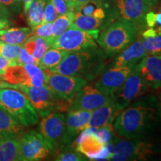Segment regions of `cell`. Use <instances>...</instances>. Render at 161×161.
I'll list each match as a JSON object with an SVG mask.
<instances>
[{"label":"cell","mask_w":161,"mask_h":161,"mask_svg":"<svg viewBox=\"0 0 161 161\" xmlns=\"http://www.w3.org/2000/svg\"><path fill=\"white\" fill-rule=\"evenodd\" d=\"M154 110L142 102H136L119 113L114 128L119 135L125 139H139L150 128Z\"/></svg>","instance_id":"obj_1"},{"label":"cell","mask_w":161,"mask_h":161,"mask_svg":"<svg viewBox=\"0 0 161 161\" xmlns=\"http://www.w3.org/2000/svg\"><path fill=\"white\" fill-rule=\"evenodd\" d=\"M139 27L123 18L107 27L98 36L97 42L108 57L123 51L136 38Z\"/></svg>","instance_id":"obj_2"},{"label":"cell","mask_w":161,"mask_h":161,"mask_svg":"<svg viewBox=\"0 0 161 161\" xmlns=\"http://www.w3.org/2000/svg\"><path fill=\"white\" fill-rule=\"evenodd\" d=\"M0 108L11 114L24 126L34 125L39 120L37 112L27 96L15 88L0 90Z\"/></svg>","instance_id":"obj_3"},{"label":"cell","mask_w":161,"mask_h":161,"mask_svg":"<svg viewBox=\"0 0 161 161\" xmlns=\"http://www.w3.org/2000/svg\"><path fill=\"white\" fill-rule=\"evenodd\" d=\"M16 86V89L20 90L27 96L32 106L41 117L49 115L56 110H66L68 104L71 105L72 102L58 98L46 84L39 87Z\"/></svg>","instance_id":"obj_4"},{"label":"cell","mask_w":161,"mask_h":161,"mask_svg":"<svg viewBox=\"0 0 161 161\" xmlns=\"http://www.w3.org/2000/svg\"><path fill=\"white\" fill-rule=\"evenodd\" d=\"M97 49L71 52L66 55L55 67L49 69L51 72L65 75L79 76L85 74L98 57Z\"/></svg>","instance_id":"obj_5"},{"label":"cell","mask_w":161,"mask_h":161,"mask_svg":"<svg viewBox=\"0 0 161 161\" xmlns=\"http://www.w3.org/2000/svg\"><path fill=\"white\" fill-rule=\"evenodd\" d=\"M99 36L98 29L91 31H82L75 27H70L53 41L52 48L75 52L97 48L96 40Z\"/></svg>","instance_id":"obj_6"},{"label":"cell","mask_w":161,"mask_h":161,"mask_svg":"<svg viewBox=\"0 0 161 161\" xmlns=\"http://www.w3.org/2000/svg\"><path fill=\"white\" fill-rule=\"evenodd\" d=\"M19 158L23 161H36L47 158L53 148L41 134L35 130L18 138Z\"/></svg>","instance_id":"obj_7"},{"label":"cell","mask_w":161,"mask_h":161,"mask_svg":"<svg viewBox=\"0 0 161 161\" xmlns=\"http://www.w3.org/2000/svg\"><path fill=\"white\" fill-rule=\"evenodd\" d=\"M43 70L45 84L60 99L72 102L75 94L87 84V80L79 76L65 75L51 72L49 69Z\"/></svg>","instance_id":"obj_8"},{"label":"cell","mask_w":161,"mask_h":161,"mask_svg":"<svg viewBox=\"0 0 161 161\" xmlns=\"http://www.w3.org/2000/svg\"><path fill=\"white\" fill-rule=\"evenodd\" d=\"M96 128H87L82 130L74 142L75 149L84 154L90 160H108L111 151L110 145L104 144L95 135L94 131Z\"/></svg>","instance_id":"obj_9"},{"label":"cell","mask_w":161,"mask_h":161,"mask_svg":"<svg viewBox=\"0 0 161 161\" xmlns=\"http://www.w3.org/2000/svg\"><path fill=\"white\" fill-rule=\"evenodd\" d=\"M148 86L135 67L124 84L112 96L116 108L119 111L125 109L132 101L144 94Z\"/></svg>","instance_id":"obj_10"},{"label":"cell","mask_w":161,"mask_h":161,"mask_svg":"<svg viewBox=\"0 0 161 161\" xmlns=\"http://www.w3.org/2000/svg\"><path fill=\"white\" fill-rule=\"evenodd\" d=\"M152 146L136 139L116 141L108 160H143L152 153Z\"/></svg>","instance_id":"obj_11"},{"label":"cell","mask_w":161,"mask_h":161,"mask_svg":"<svg viewBox=\"0 0 161 161\" xmlns=\"http://www.w3.org/2000/svg\"><path fill=\"white\" fill-rule=\"evenodd\" d=\"M65 116L61 113L52 112L42 117L40 122V133L52 148L64 146L66 132Z\"/></svg>","instance_id":"obj_12"},{"label":"cell","mask_w":161,"mask_h":161,"mask_svg":"<svg viewBox=\"0 0 161 161\" xmlns=\"http://www.w3.org/2000/svg\"><path fill=\"white\" fill-rule=\"evenodd\" d=\"M111 98L112 96L106 95L95 86L86 84L72 98L69 110H85L92 111Z\"/></svg>","instance_id":"obj_13"},{"label":"cell","mask_w":161,"mask_h":161,"mask_svg":"<svg viewBox=\"0 0 161 161\" xmlns=\"http://www.w3.org/2000/svg\"><path fill=\"white\" fill-rule=\"evenodd\" d=\"M134 69L135 68L112 66L98 78L95 83V87L106 95L113 96Z\"/></svg>","instance_id":"obj_14"},{"label":"cell","mask_w":161,"mask_h":161,"mask_svg":"<svg viewBox=\"0 0 161 161\" xmlns=\"http://www.w3.org/2000/svg\"><path fill=\"white\" fill-rule=\"evenodd\" d=\"M148 87L161 89V55H147L136 66Z\"/></svg>","instance_id":"obj_15"},{"label":"cell","mask_w":161,"mask_h":161,"mask_svg":"<svg viewBox=\"0 0 161 161\" xmlns=\"http://www.w3.org/2000/svg\"><path fill=\"white\" fill-rule=\"evenodd\" d=\"M117 6L122 18L132 22L138 27L146 23L145 18L150 8L146 0H118Z\"/></svg>","instance_id":"obj_16"},{"label":"cell","mask_w":161,"mask_h":161,"mask_svg":"<svg viewBox=\"0 0 161 161\" xmlns=\"http://www.w3.org/2000/svg\"><path fill=\"white\" fill-rule=\"evenodd\" d=\"M120 55L116 58L112 64L115 67L135 68L142 58L147 55L142 46V39L134 40L129 46H127Z\"/></svg>","instance_id":"obj_17"},{"label":"cell","mask_w":161,"mask_h":161,"mask_svg":"<svg viewBox=\"0 0 161 161\" xmlns=\"http://www.w3.org/2000/svg\"><path fill=\"white\" fill-rule=\"evenodd\" d=\"M92 114V111L85 110H69L65 119L66 132L64 146L71 143L73 138L84 130Z\"/></svg>","instance_id":"obj_18"},{"label":"cell","mask_w":161,"mask_h":161,"mask_svg":"<svg viewBox=\"0 0 161 161\" xmlns=\"http://www.w3.org/2000/svg\"><path fill=\"white\" fill-rule=\"evenodd\" d=\"M119 112L111 98L106 103L92 110L87 123L84 127V130L91 128H98L106 125L112 124Z\"/></svg>","instance_id":"obj_19"},{"label":"cell","mask_w":161,"mask_h":161,"mask_svg":"<svg viewBox=\"0 0 161 161\" xmlns=\"http://www.w3.org/2000/svg\"><path fill=\"white\" fill-rule=\"evenodd\" d=\"M2 79L14 86H29L30 76L25 66L16 64L11 66L0 75Z\"/></svg>","instance_id":"obj_20"},{"label":"cell","mask_w":161,"mask_h":161,"mask_svg":"<svg viewBox=\"0 0 161 161\" xmlns=\"http://www.w3.org/2000/svg\"><path fill=\"white\" fill-rule=\"evenodd\" d=\"M16 160H19L17 136L0 135V161Z\"/></svg>","instance_id":"obj_21"},{"label":"cell","mask_w":161,"mask_h":161,"mask_svg":"<svg viewBox=\"0 0 161 161\" xmlns=\"http://www.w3.org/2000/svg\"><path fill=\"white\" fill-rule=\"evenodd\" d=\"M32 30L29 28H11L0 30V41L5 43L22 45L31 36Z\"/></svg>","instance_id":"obj_22"},{"label":"cell","mask_w":161,"mask_h":161,"mask_svg":"<svg viewBox=\"0 0 161 161\" xmlns=\"http://www.w3.org/2000/svg\"><path fill=\"white\" fill-rule=\"evenodd\" d=\"M23 127L11 114L0 108V135L18 136Z\"/></svg>","instance_id":"obj_23"},{"label":"cell","mask_w":161,"mask_h":161,"mask_svg":"<svg viewBox=\"0 0 161 161\" xmlns=\"http://www.w3.org/2000/svg\"><path fill=\"white\" fill-rule=\"evenodd\" d=\"M47 0H34L30 5L26 14L28 24L31 29L43 23L44 9Z\"/></svg>","instance_id":"obj_24"},{"label":"cell","mask_w":161,"mask_h":161,"mask_svg":"<svg viewBox=\"0 0 161 161\" xmlns=\"http://www.w3.org/2000/svg\"><path fill=\"white\" fill-rule=\"evenodd\" d=\"M68 53L69 52L51 47L45 52L38 66L43 69H52L57 66Z\"/></svg>","instance_id":"obj_25"},{"label":"cell","mask_w":161,"mask_h":161,"mask_svg":"<svg viewBox=\"0 0 161 161\" xmlns=\"http://www.w3.org/2000/svg\"><path fill=\"white\" fill-rule=\"evenodd\" d=\"M103 19H98L92 16L82 14L80 12L75 13V17L72 25L82 31H91L99 28Z\"/></svg>","instance_id":"obj_26"},{"label":"cell","mask_w":161,"mask_h":161,"mask_svg":"<svg viewBox=\"0 0 161 161\" xmlns=\"http://www.w3.org/2000/svg\"><path fill=\"white\" fill-rule=\"evenodd\" d=\"M75 17L74 11L69 12L64 15H60L56 18L52 23V38L55 40L56 38L66 31L73 23Z\"/></svg>","instance_id":"obj_27"},{"label":"cell","mask_w":161,"mask_h":161,"mask_svg":"<svg viewBox=\"0 0 161 161\" xmlns=\"http://www.w3.org/2000/svg\"><path fill=\"white\" fill-rule=\"evenodd\" d=\"M147 55H161V35L142 39Z\"/></svg>","instance_id":"obj_28"},{"label":"cell","mask_w":161,"mask_h":161,"mask_svg":"<svg viewBox=\"0 0 161 161\" xmlns=\"http://www.w3.org/2000/svg\"><path fill=\"white\" fill-rule=\"evenodd\" d=\"M22 47H23V45L5 43L2 42L0 44V55H3L8 59L13 60L17 63Z\"/></svg>","instance_id":"obj_29"},{"label":"cell","mask_w":161,"mask_h":161,"mask_svg":"<svg viewBox=\"0 0 161 161\" xmlns=\"http://www.w3.org/2000/svg\"><path fill=\"white\" fill-rule=\"evenodd\" d=\"M94 134L101 142L105 145L115 141V130L113 128L112 124H108L101 128H96Z\"/></svg>","instance_id":"obj_30"},{"label":"cell","mask_w":161,"mask_h":161,"mask_svg":"<svg viewBox=\"0 0 161 161\" xmlns=\"http://www.w3.org/2000/svg\"><path fill=\"white\" fill-rule=\"evenodd\" d=\"M35 37L36 48L33 54V57L39 62L45 52L52 47L54 40L52 38H43L37 37V36H35Z\"/></svg>","instance_id":"obj_31"},{"label":"cell","mask_w":161,"mask_h":161,"mask_svg":"<svg viewBox=\"0 0 161 161\" xmlns=\"http://www.w3.org/2000/svg\"><path fill=\"white\" fill-rule=\"evenodd\" d=\"M31 35L43 38H52V23H43L37 25L32 29Z\"/></svg>","instance_id":"obj_32"},{"label":"cell","mask_w":161,"mask_h":161,"mask_svg":"<svg viewBox=\"0 0 161 161\" xmlns=\"http://www.w3.org/2000/svg\"><path fill=\"white\" fill-rule=\"evenodd\" d=\"M56 161H84L86 159L79 152H65L60 153L55 158Z\"/></svg>","instance_id":"obj_33"},{"label":"cell","mask_w":161,"mask_h":161,"mask_svg":"<svg viewBox=\"0 0 161 161\" xmlns=\"http://www.w3.org/2000/svg\"><path fill=\"white\" fill-rule=\"evenodd\" d=\"M58 17V13L51 0H47L44 9L43 23H52Z\"/></svg>","instance_id":"obj_34"},{"label":"cell","mask_w":161,"mask_h":161,"mask_svg":"<svg viewBox=\"0 0 161 161\" xmlns=\"http://www.w3.org/2000/svg\"><path fill=\"white\" fill-rule=\"evenodd\" d=\"M0 5L14 14H19L22 9L21 0H0Z\"/></svg>","instance_id":"obj_35"},{"label":"cell","mask_w":161,"mask_h":161,"mask_svg":"<svg viewBox=\"0 0 161 161\" xmlns=\"http://www.w3.org/2000/svg\"><path fill=\"white\" fill-rule=\"evenodd\" d=\"M17 64H22V65H24V64H35V65H38L39 64V62L33 56L29 55L23 46L22 47L19 56L17 60Z\"/></svg>","instance_id":"obj_36"},{"label":"cell","mask_w":161,"mask_h":161,"mask_svg":"<svg viewBox=\"0 0 161 161\" xmlns=\"http://www.w3.org/2000/svg\"><path fill=\"white\" fill-rule=\"evenodd\" d=\"M54 7L55 8L58 15H64L69 12L73 11V10L68 5L65 0H51Z\"/></svg>","instance_id":"obj_37"},{"label":"cell","mask_w":161,"mask_h":161,"mask_svg":"<svg viewBox=\"0 0 161 161\" xmlns=\"http://www.w3.org/2000/svg\"><path fill=\"white\" fill-rule=\"evenodd\" d=\"M17 64L15 61L6 58L3 55H0V75H3L9 66Z\"/></svg>","instance_id":"obj_38"},{"label":"cell","mask_w":161,"mask_h":161,"mask_svg":"<svg viewBox=\"0 0 161 161\" xmlns=\"http://www.w3.org/2000/svg\"><path fill=\"white\" fill-rule=\"evenodd\" d=\"M155 16L156 14L153 11L148 12L146 15V24L149 28L154 27L156 25V21H155Z\"/></svg>","instance_id":"obj_39"},{"label":"cell","mask_w":161,"mask_h":161,"mask_svg":"<svg viewBox=\"0 0 161 161\" xmlns=\"http://www.w3.org/2000/svg\"><path fill=\"white\" fill-rule=\"evenodd\" d=\"M158 35H161L159 33L158 29H154V28H149L148 29H147L142 33V37H154Z\"/></svg>","instance_id":"obj_40"},{"label":"cell","mask_w":161,"mask_h":161,"mask_svg":"<svg viewBox=\"0 0 161 161\" xmlns=\"http://www.w3.org/2000/svg\"><path fill=\"white\" fill-rule=\"evenodd\" d=\"M92 1V0H73V11L75 13L78 11V10L84 4H85L88 2Z\"/></svg>","instance_id":"obj_41"},{"label":"cell","mask_w":161,"mask_h":161,"mask_svg":"<svg viewBox=\"0 0 161 161\" xmlns=\"http://www.w3.org/2000/svg\"><path fill=\"white\" fill-rule=\"evenodd\" d=\"M10 21L8 19H3V18H0V30L5 29V28L8 27L10 25Z\"/></svg>","instance_id":"obj_42"},{"label":"cell","mask_w":161,"mask_h":161,"mask_svg":"<svg viewBox=\"0 0 161 161\" xmlns=\"http://www.w3.org/2000/svg\"><path fill=\"white\" fill-rule=\"evenodd\" d=\"M22 3H23V9H24V13L26 14L28 9H29L30 5L34 0H21Z\"/></svg>","instance_id":"obj_43"},{"label":"cell","mask_w":161,"mask_h":161,"mask_svg":"<svg viewBox=\"0 0 161 161\" xmlns=\"http://www.w3.org/2000/svg\"><path fill=\"white\" fill-rule=\"evenodd\" d=\"M6 87H11V88H17V86L11 85L5 81H3V80H0V90L3 89V88H6Z\"/></svg>","instance_id":"obj_44"},{"label":"cell","mask_w":161,"mask_h":161,"mask_svg":"<svg viewBox=\"0 0 161 161\" xmlns=\"http://www.w3.org/2000/svg\"><path fill=\"white\" fill-rule=\"evenodd\" d=\"M159 0H146V3L148 4V7L152 8L154 6H155L157 4H158Z\"/></svg>","instance_id":"obj_45"},{"label":"cell","mask_w":161,"mask_h":161,"mask_svg":"<svg viewBox=\"0 0 161 161\" xmlns=\"http://www.w3.org/2000/svg\"><path fill=\"white\" fill-rule=\"evenodd\" d=\"M65 1L68 3V5L72 8V10H73V0H65Z\"/></svg>","instance_id":"obj_46"},{"label":"cell","mask_w":161,"mask_h":161,"mask_svg":"<svg viewBox=\"0 0 161 161\" xmlns=\"http://www.w3.org/2000/svg\"><path fill=\"white\" fill-rule=\"evenodd\" d=\"M160 108H161V96H160Z\"/></svg>","instance_id":"obj_47"},{"label":"cell","mask_w":161,"mask_h":161,"mask_svg":"<svg viewBox=\"0 0 161 161\" xmlns=\"http://www.w3.org/2000/svg\"><path fill=\"white\" fill-rule=\"evenodd\" d=\"M1 43H2V42H1V41H0V44H1Z\"/></svg>","instance_id":"obj_48"}]
</instances>
